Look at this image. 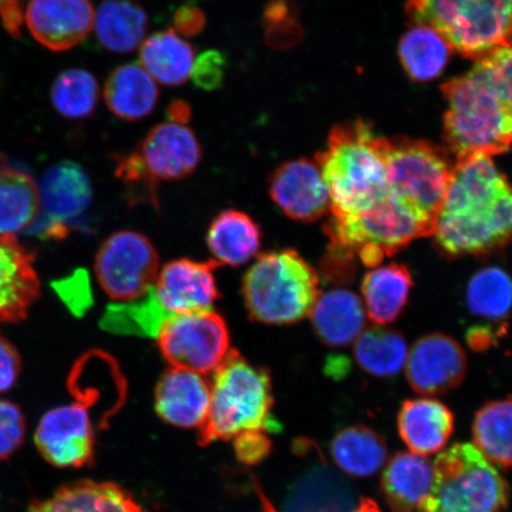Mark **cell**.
<instances>
[{"label":"cell","mask_w":512,"mask_h":512,"mask_svg":"<svg viewBox=\"0 0 512 512\" xmlns=\"http://www.w3.org/2000/svg\"><path fill=\"white\" fill-rule=\"evenodd\" d=\"M432 236L450 258L494 253L512 242V184L492 157L457 159Z\"/></svg>","instance_id":"1"},{"label":"cell","mask_w":512,"mask_h":512,"mask_svg":"<svg viewBox=\"0 0 512 512\" xmlns=\"http://www.w3.org/2000/svg\"><path fill=\"white\" fill-rule=\"evenodd\" d=\"M316 163L336 219L367 213L390 194L380 137L364 121L332 128L328 147L318 153Z\"/></svg>","instance_id":"2"},{"label":"cell","mask_w":512,"mask_h":512,"mask_svg":"<svg viewBox=\"0 0 512 512\" xmlns=\"http://www.w3.org/2000/svg\"><path fill=\"white\" fill-rule=\"evenodd\" d=\"M210 408L200 428V445L234 440L247 432L277 430L271 377L238 351L230 350L210 381Z\"/></svg>","instance_id":"3"},{"label":"cell","mask_w":512,"mask_h":512,"mask_svg":"<svg viewBox=\"0 0 512 512\" xmlns=\"http://www.w3.org/2000/svg\"><path fill=\"white\" fill-rule=\"evenodd\" d=\"M445 143L457 159L494 157L512 146V106L475 67L443 86Z\"/></svg>","instance_id":"4"},{"label":"cell","mask_w":512,"mask_h":512,"mask_svg":"<svg viewBox=\"0 0 512 512\" xmlns=\"http://www.w3.org/2000/svg\"><path fill=\"white\" fill-rule=\"evenodd\" d=\"M319 278L292 249L260 255L243 278L249 316L267 325H288L310 316L319 296Z\"/></svg>","instance_id":"5"},{"label":"cell","mask_w":512,"mask_h":512,"mask_svg":"<svg viewBox=\"0 0 512 512\" xmlns=\"http://www.w3.org/2000/svg\"><path fill=\"white\" fill-rule=\"evenodd\" d=\"M407 12L469 59L512 44V0H408Z\"/></svg>","instance_id":"6"},{"label":"cell","mask_w":512,"mask_h":512,"mask_svg":"<svg viewBox=\"0 0 512 512\" xmlns=\"http://www.w3.org/2000/svg\"><path fill=\"white\" fill-rule=\"evenodd\" d=\"M510 488L496 467L475 445L456 444L433 465L430 494L420 512H501Z\"/></svg>","instance_id":"7"},{"label":"cell","mask_w":512,"mask_h":512,"mask_svg":"<svg viewBox=\"0 0 512 512\" xmlns=\"http://www.w3.org/2000/svg\"><path fill=\"white\" fill-rule=\"evenodd\" d=\"M389 191L433 228L454 164L443 147L411 138L380 137Z\"/></svg>","instance_id":"8"},{"label":"cell","mask_w":512,"mask_h":512,"mask_svg":"<svg viewBox=\"0 0 512 512\" xmlns=\"http://www.w3.org/2000/svg\"><path fill=\"white\" fill-rule=\"evenodd\" d=\"M202 150L194 131L187 125L158 124L146 134L130 155L121 157L117 176L133 197L156 201L159 182L181 181L197 169Z\"/></svg>","instance_id":"9"},{"label":"cell","mask_w":512,"mask_h":512,"mask_svg":"<svg viewBox=\"0 0 512 512\" xmlns=\"http://www.w3.org/2000/svg\"><path fill=\"white\" fill-rule=\"evenodd\" d=\"M157 341L172 368L204 376L214 373L232 350L228 326L213 309L169 318L160 328Z\"/></svg>","instance_id":"10"},{"label":"cell","mask_w":512,"mask_h":512,"mask_svg":"<svg viewBox=\"0 0 512 512\" xmlns=\"http://www.w3.org/2000/svg\"><path fill=\"white\" fill-rule=\"evenodd\" d=\"M158 272L155 246L132 230L114 233L96 254V278L107 296L117 303L142 297L155 283Z\"/></svg>","instance_id":"11"},{"label":"cell","mask_w":512,"mask_h":512,"mask_svg":"<svg viewBox=\"0 0 512 512\" xmlns=\"http://www.w3.org/2000/svg\"><path fill=\"white\" fill-rule=\"evenodd\" d=\"M35 444L56 467L79 469L92 464L95 433L87 406L75 402L50 409L37 426Z\"/></svg>","instance_id":"12"},{"label":"cell","mask_w":512,"mask_h":512,"mask_svg":"<svg viewBox=\"0 0 512 512\" xmlns=\"http://www.w3.org/2000/svg\"><path fill=\"white\" fill-rule=\"evenodd\" d=\"M467 371L465 351L456 339L430 334L418 339L408 352L406 375L414 392L439 396L453 392Z\"/></svg>","instance_id":"13"},{"label":"cell","mask_w":512,"mask_h":512,"mask_svg":"<svg viewBox=\"0 0 512 512\" xmlns=\"http://www.w3.org/2000/svg\"><path fill=\"white\" fill-rule=\"evenodd\" d=\"M91 181L78 164L63 162L49 169L40 190L42 217L36 232L48 239H60L68 233L67 222L78 219L91 206Z\"/></svg>","instance_id":"14"},{"label":"cell","mask_w":512,"mask_h":512,"mask_svg":"<svg viewBox=\"0 0 512 512\" xmlns=\"http://www.w3.org/2000/svg\"><path fill=\"white\" fill-rule=\"evenodd\" d=\"M150 290L169 318L211 310L220 296L213 265L189 259L166 264Z\"/></svg>","instance_id":"15"},{"label":"cell","mask_w":512,"mask_h":512,"mask_svg":"<svg viewBox=\"0 0 512 512\" xmlns=\"http://www.w3.org/2000/svg\"><path fill=\"white\" fill-rule=\"evenodd\" d=\"M270 196L275 206L294 221H317L331 209L329 190L318 164L305 158L284 163L273 172Z\"/></svg>","instance_id":"16"},{"label":"cell","mask_w":512,"mask_h":512,"mask_svg":"<svg viewBox=\"0 0 512 512\" xmlns=\"http://www.w3.org/2000/svg\"><path fill=\"white\" fill-rule=\"evenodd\" d=\"M25 21L42 46L63 51L85 40L95 14L91 0H30Z\"/></svg>","instance_id":"17"},{"label":"cell","mask_w":512,"mask_h":512,"mask_svg":"<svg viewBox=\"0 0 512 512\" xmlns=\"http://www.w3.org/2000/svg\"><path fill=\"white\" fill-rule=\"evenodd\" d=\"M210 382L194 371L170 368L156 388V412L168 424L201 428L210 408Z\"/></svg>","instance_id":"18"},{"label":"cell","mask_w":512,"mask_h":512,"mask_svg":"<svg viewBox=\"0 0 512 512\" xmlns=\"http://www.w3.org/2000/svg\"><path fill=\"white\" fill-rule=\"evenodd\" d=\"M40 294L34 256L15 236H0V323H16L27 317Z\"/></svg>","instance_id":"19"},{"label":"cell","mask_w":512,"mask_h":512,"mask_svg":"<svg viewBox=\"0 0 512 512\" xmlns=\"http://www.w3.org/2000/svg\"><path fill=\"white\" fill-rule=\"evenodd\" d=\"M398 428L400 437L412 453L432 456L443 450L451 439L454 415L438 400H407L400 408Z\"/></svg>","instance_id":"20"},{"label":"cell","mask_w":512,"mask_h":512,"mask_svg":"<svg viewBox=\"0 0 512 512\" xmlns=\"http://www.w3.org/2000/svg\"><path fill=\"white\" fill-rule=\"evenodd\" d=\"M310 316L316 335L329 347H348L366 330L367 313L361 298L344 288L319 294Z\"/></svg>","instance_id":"21"},{"label":"cell","mask_w":512,"mask_h":512,"mask_svg":"<svg viewBox=\"0 0 512 512\" xmlns=\"http://www.w3.org/2000/svg\"><path fill=\"white\" fill-rule=\"evenodd\" d=\"M30 512H149L121 486L80 480L32 505Z\"/></svg>","instance_id":"22"},{"label":"cell","mask_w":512,"mask_h":512,"mask_svg":"<svg viewBox=\"0 0 512 512\" xmlns=\"http://www.w3.org/2000/svg\"><path fill=\"white\" fill-rule=\"evenodd\" d=\"M433 465L426 457L400 452L383 471L381 490L392 512H414L430 494Z\"/></svg>","instance_id":"23"},{"label":"cell","mask_w":512,"mask_h":512,"mask_svg":"<svg viewBox=\"0 0 512 512\" xmlns=\"http://www.w3.org/2000/svg\"><path fill=\"white\" fill-rule=\"evenodd\" d=\"M261 229L239 210H224L211 222L207 243L211 255L220 265L239 267L258 255L261 247Z\"/></svg>","instance_id":"24"},{"label":"cell","mask_w":512,"mask_h":512,"mask_svg":"<svg viewBox=\"0 0 512 512\" xmlns=\"http://www.w3.org/2000/svg\"><path fill=\"white\" fill-rule=\"evenodd\" d=\"M352 486L330 467H315L298 480L287 512H352L357 508Z\"/></svg>","instance_id":"25"},{"label":"cell","mask_w":512,"mask_h":512,"mask_svg":"<svg viewBox=\"0 0 512 512\" xmlns=\"http://www.w3.org/2000/svg\"><path fill=\"white\" fill-rule=\"evenodd\" d=\"M157 82L137 63L114 69L105 85V101L110 111L127 121L142 120L157 106Z\"/></svg>","instance_id":"26"},{"label":"cell","mask_w":512,"mask_h":512,"mask_svg":"<svg viewBox=\"0 0 512 512\" xmlns=\"http://www.w3.org/2000/svg\"><path fill=\"white\" fill-rule=\"evenodd\" d=\"M413 286L411 271L402 264L375 267L362 283L364 309L375 325L393 323L405 309Z\"/></svg>","instance_id":"27"},{"label":"cell","mask_w":512,"mask_h":512,"mask_svg":"<svg viewBox=\"0 0 512 512\" xmlns=\"http://www.w3.org/2000/svg\"><path fill=\"white\" fill-rule=\"evenodd\" d=\"M140 66L156 82L177 87L187 82L195 63V49L191 44L169 29L156 32L142 44Z\"/></svg>","instance_id":"28"},{"label":"cell","mask_w":512,"mask_h":512,"mask_svg":"<svg viewBox=\"0 0 512 512\" xmlns=\"http://www.w3.org/2000/svg\"><path fill=\"white\" fill-rule=\"evenodd\" d=\"M149 17L134 0H105L95 15L99 41L114 53L127 54L145 41Z\"/></svg>","instance_id":"29"},{"label":"cell","mask_w":512,"mask_h":512,"mask_svg":"<svg viewBox=\"0 0 512 512\" xmlns=\"http://www.w3.org/2000/svg\"><path fill=\"white\" fill-rule=\"evenodd\" d=\"M334 462L351 477L376 475L388 458L386 441L373 428L350 426L339 431L331 444Z\"/></svg>","instance_id":"30"},{"label":"cell","mask_w":512,"mask_h":512,"mask_svg":"<svg viewBox=\"0 0 512 512\" xmlns=\"http://www.w3.org/2000/svg\"><path fill=\"white\" fill-rule=\"evenodd\" d=\"M40 211V190L28 172L0 166V236H15Z\"/></svg>","instance_id":"31"},{"label":"cell","mask_w":512,"mask_h":512,"mask_svg":"<svg viewBox=\"0 0 512 512\" xmlns=\"http://www.w3.org/2000/svg\"><path fill=\"white\" fill-rule=\"evenodd\" d=\"M472 435L473 443L490 463L512 469V396L480 408Z\"/></svg>","instance_id":"32"},{"label":"cell","mask_w":512,"mask_h":512,"mask_svg":"<svg viewBox=\"0 0 512 512\" xmlns=\"http://www.w3.org/2000/svg\"><path fill=\"white\" fill-rule=\"evenodd\" d=\"M408 352L406 339L399 331L374 326L356 339L354 357L366 373L388 379L405 368Z\"/></svg>","instance_id":"33"},{"label":"cell","mask_w":512,"mask_h":512,"mask_svg":"<svg viewBox=\"0 0 512 512\" xmlns=\"http://www.w3.org/2000/svg\"><path fill=\"white\" fill-rule=\"evenodd\" d=\"M451 47L437 31L416 25L402 37L400 59L406 72L415 81H430L446 67Z\"/></svg>","instance_id":"34"},{"label":"cell","mask_w":512,"mask_h":512,"mask_svg":"<svg viewBox=\"0 0 512 512\" xmlns=\"http://www.w3.org/2000/svg\"><path fill=\"white\" fill-rule=\"evenodd\" d=\"M466 304L473 315L502 322L512 315V279L497 266L473 274L466 288Z\"/></svg>","instance_id":"35"},{"label":"cell","mask_w":512,"mask_h":512,"mask_svg":"<svg viewBox=\"0 0 512 512\" xmlns=\"http://www.w3.org/2000/svg\"><path fill=\"white\" fill-rule=\"evenodd\" d=\"M168 319L149 288L142 297L108 306L101 325L113 334L157 338Z\"/></svg>","instance_id":"36"},{"label":"cell","mask_w":512,"mask_h":512,"mask_svg":"<svg viewBox=\"0 0 512 512\" xmlns=\"http://www.w3.org/2000/svg\"><path fill=\"white\" fill-rule=\"evenodd\" d=\"M51 100L63 117L87 118L98 105V81L87 70H66L56 79L51 89Z\"/></svg>","instance_id":"37"},{"label":"cell","mask_w":512,"mask_h":512,"mask_svg":"<svg viewBox=\"0 0 512 512\" xmlns=\"http://www.w3.org/2000/svg\"><path fill=\"white\" fill-rule=\"evenodd\" d=\"M265 38L274 49H287L302 40L297 11L290 0H270L264 12Z\"/></svg>","instance_id":"38"},{"label":"cell","mask_w":512,"mask_h":512,"mask_svg":"<svg viewBox=\"0 0 512 512\" xmlns=\"http://www.w3.org/2000/svg\"><path fill=\"white\" fill-rule=\"evenodd\" d=\"M475 67L512 106V44L492 51L476 61Z\"/></svg>","instance_id":"39"},{"label":"cell","mask_w":512,"mask_h":512,"mask_svg":"<svg viewBox=\"0 0 512 512\" xmlns=\"http://www.w3.org/2000/svg\"><path fill=\"white\" fill-rule=\"evenodd\" d=\"M25 418L16 403L0 399V460L9 459L24 443Z\"/></svg>","instance_id":"40"},{"label":"cell","mask_w":512,"mask_h":512,"mask_svg":"<svg viewBox=\"0 0 512 512\" xmlns=\"http://www.w3.org/2000/svg\"><path fill=\"white\" fill-rule=\"evenodd\" d=\"M226 68L227 60L221 51L208 50L195 60L191 78L197 88L203 91H215L222 86Z\"/></svg>","instance_id":"41"},{"label":"cell","mask_w":512,"mask_h":512,"mask_svg":"<svg viewBox=\"0 0 512 512\" xmlns=\"http://www.w3.org/2000/svg\"><path fill=\"white\" fill-rule=\"evenodd\" d=\"M233 441L236 456L247 465H255L265 459L272 445L267 432L262 431L240 434Z\"/></svg>","instance_id":"42"},{"label":"cell","mask_w":512,"mask_h":512,"mask_svg":"<svg viewBox=\"0 0 512 512\" xmlns=\"http://www.w3.org/2000/svg\"><path fill=\"white\" fill-rule=\"evenodd\" d=\"M22 361L18 351L0 332V394L15 386L21 375Z\"/></svg>","instance_id":"43"},{"label":"cell","mask_w":512,"mask_h":512,"mask_svg":"<svg viewBox=\"0 0 512 512\" xmlns=\"http://www.w3.org/2000/svg\"><path fill=\"white\" fill-rule=\"evenodd\" d=\"M206 23V15L194 5H183L174 15V27L185 37L200 35L206 28Z\"/></svg>","instance_id":"44"},{"label":"cell","mask_w":512,"mask_h":512,"mask_svg":"<svg viewBox=\"0 0 512 512\" xmlns=\"http://www.w3.org/2000/svg\"><path fill=\"white\" fill-rule=\"evenodd\" d=\"M23 0H0V18L11 34H16L22 24Z\"/></svg>","instance_id":"45"},{"label":"cell","mask_w":512,"mask_h":512,"mask_svg":"<svg viewBox=\"0 0 512 512\" xmlns=\"http://www.w3.org/2000/svg\"><path fill=\"white\" fill-rule=\"evenodd\" d=\"M496 332L490 326H473L467 332V343L476 351H483L491 347L495 341Z\"/></svg>","instance_id":"46"},{"label":"cell","mask_w":512,"mask_h":512,"mask_svg":"<svg viewBox=\"0 0 512 512\" xmlns=\"http://www.w3.org/2000/svg\"><path fill=\"white\" fill-rule=\"evenodd\" d=\"M169 121L176 124L187 125L191 119V108L188 102L176 100L168 108Z\"/></svg>","instance_id":"47"},{"label":"cell","mask_w":512,"mask_h":512,"mask_svg":"<svg viewBox=\"0 0 512 512\" xmlns=\"http://www.w3.org/2000/svg\"><path fill=\"white\" fill-rule=\"evenodd\" d=\"M352 512H381V510L373 499L362 498L357 508Z\"/></svg>","instance_id":"48"}]
</instances>
